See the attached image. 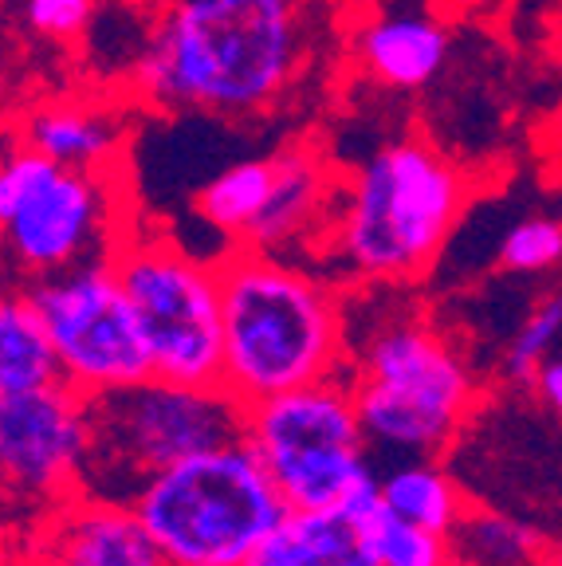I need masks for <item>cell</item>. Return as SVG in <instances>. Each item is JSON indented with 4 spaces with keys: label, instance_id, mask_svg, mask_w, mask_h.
Returning <instances> with one entry per match:
<instances>
[{
    "label": "cell",
    "instance_id": "6da1fadb",
    "mask_svg": "<svg viewBox=\"0 0 562 566\" xmlns=\"http://www.w3.org/2000/svg\"><path fill=\"white\" fill-rule=\"evenodd\" d=\"M308 0H166L126 95L149 111L268 115L311 67Z\"/></svg>",
    "mask_w": 562,
    "mask_h": 566
},
{
    "label": "cell",
    "instance_id": "8fae6325",
    "mask_svg": "<svg viewBox=\"0 0 562 566\" xmlns=\"http://www.w3.org/2000/svg\"><path fill=\"white\" fill-rule=\"evenodd\" d=\"M91 452V398L67 381L0 398V484L63 504L83 488Z\"/></svg>",
    "mask_w": 562,
    "mask_h": 566
},
{
    "label": "cell",
    "instance_id": "9a60e30c",
    "mask_svg": "<svg viewBox=\"0 0 562 566\" xmlns=\"http://www.w3.org/2000/svg\"><path fill=\"white\" fill-rule=\"evenodd\" d=\"M12 142L44 154L60 166L111 169L123 166L131 123L118 98L52 95L35 98L12 123Z\"/></svg>",
    "mask_w": 562,
    "mask_h": 566
},
{
    "label": "cell",
    "instance_id": "7402d4cb",
    "mask_svg": "<svg viewBox=\"0 0 562 566\" xmlns=\"http://www.w3.org/2000/svg\"><path fill=\"white\" fill-rule=\"evenodd\" d=\"M496 264L508 275H543L562 264V221L559 217H523L516 221L500 240Z\"/></svg>",
    "mask_w": 562,
    "mask_h": 566
},
{
    "label": "cell",
    "instance_id": "3957f363",
    "mask_svg": "<svg viewBox=\"0 0 562 566\" xmlns=\"http://www.w3.org/2000/svg\"><path fill=\"white\" fill-rule=\"evenodd\" d=\"M472 181L429 138L405 134L339 177L326 260L358 287L422 280L457 232Z\"/></svg>",
    "mask_w": 562,
    "mask_h": 566
},
{
    "label": "cell",
    "instance_id": "2e32d148",
    "mask_svg": "<svg viewBox=\"0 0 562 566\" xmlns=\"http://www.w3.org/2000/svg\"><path fill=\"white\" fill-rule=\"evenodd\" d=\"M351 52L370 83L386 91H422L452 52V35L429 12H378L354 28Z\"/></svg>",
    "mask_w": 562,
    "mask_h": 566
},
{
    "label": "cell",
    "instance_id": "e0dca14e",
    "mask_svg": "<svg viewBox=\"0 0 562 566\" xmlns=\"http://www.w3.org/2000/svg\"><path fill=\"white\" fill-rule=\"evenodd\" d=\"M52 381H60V363L32 287L0 283V398Z\"/></svg>",
    "mask_w": 562,
    "mask_h": 566
},
{
    "label": "cell",
    "instance_id": "4316f807",
    "mask_svg": "<svg viewBox=\"0 0 562 566\" xmlns=\"http://www.w3.org/2000/svg\"><path fill=\"white\" fill-rule=\"evenodd\" d=\"M0 9H4V0H0Z\"/></svg>",
    "mask_w": 562,
    "mask_h": 566
},
{
    "label": "cell",
    "instance_id": "52a82bcc",
    "mask_svg": "<svg viewBox=\"0 0 562 566\" xmlns=\"http://www.w3.org/2000/svg\"><path fill=\"white\" fill-rule=\"evenodd\" d=\"M244 433V406L225 386H189L149 374L115 394L91 398V452L83 488L126 500L154 472Z\"/></svg>",
    "mask_w": 562,
    "mask_h": 566
},
{
    "label": "cell",
    "instance_id": "603a6c76",
    "mask_svg": "<svg viewBox=\"0 0 562 566\" xmlns=\"http://www.w3.org/2000/svg\"><path fill=\"white\" fill-rule=\"evenodd\" d=\"M559 338H562V292H551L528 311V318L511 335L508 354H503V374L511 381H531L539 366L554 354Z\"/></svg>",
    "mask_w": 562,
    "mask_h": 566
},
{
    "label": "cell",
    "instance_id": "4fadbf2b",
    "mask_svg": "<svg viewBox=\"0 0 562 566\" xmlns=\"http://www.w3.org/2000/svg\"><path fill=\"white\" fill-rule=\"evenodd\" d=\"M272 158V193H268L264 212L256 217L252 232L244 237V248L291 260L295 252H311V240L319 237V252H326L334 197H339L343 174L311 142H288Z\"/></svg>",
    "mask_w": 562,
    "mask_h": 566
},
{
    "label": "cell",
    "instance_id": "cb8c5ba5",
    "mask_svg": "<svg viewBox=\"0 0 562 566\" xmlns=\"http://www.w3.org/2000/svg\"><path fill=\"white\" fill-rule=\"evenodd\" d=\"M374 558L378 566H452V547L448 535L382 512L374 527Z\"/></svg>",
    "mask_w": 562,
    "mask_h": 566
},
{
    "label": "cell",
    "instance_id": "7c38bea8",
    "mask_svg": "<svg viewBox=\"0 0 562 566\" xmlns=\"http://www.w3.org/2000/svg\"><path fill=\"white\" fill-rule=\"evenodd\" d=\"M35 566H169L126 500L75 492L35 535Z\"/></svg>",
    "mask_w": 562,
    "mask_h": 566
},
{
    "label": "cell",
    "instance_id": "277c9868",
    "mask_svg": "<svg viewBox=\"0 0 562 566\" xmlns=\"http://www.w3.org/2000/svg\"><path fill=\"white\" fill-rule=\"evenodd\" d=\"M346 381L366 444L389 460L440 457L476 406V378L440 327L409 311L346 323Z\"/></svg>",
    "mask_w": 562,
    "mask_h": 566
},
{
    "label": "cell",
    "instance_id": "d4e9b609",
    "mask_svg": "<svg viewBox=\"0 0 562 566\" xmlns=\"http://www.w3.org/2000/svg\"><path fill=\"white\" fill-rule=\"evenodd\" d=\"M531 386H535V394L543 398V406L562 421V354H551V358L539 366Z\"/></svg>",
    "mask_w": 562,
    "mask_h": 566
},
{
    "label": "cell",
    "instance_id": "5bb4252c",
    "mask_svg": "<svg viewBox=\"0 0 562 566\" xmlns=\"http://www.w3.org/2000/svg\"><path fill=\"white\" fill-rule=\"evenodd\" d=\"M378 480L331 507H288L248 566H378L374 527L382 520Z\"/></svg>",
    "mask_w": 562,
    "mask_h": 566
},
{
    "label": "cell",
    "instance_id": "30bf717a",
    "mask_svg": "<svg viewBox=\"0 0 562 566\" xmlns=\"http://www.w3.org/2000/svg\"><path fill=\"white\" fill-rule=\"evenodd\" d=\"M32 300L52 335L60 381L83 398H103L149 378L146 338L111 260L32 283Z\"/></svg>",
    "mask_w": 562,
    "mask_h": 566
},
{
    "label": "cell",
    "instance_id": "ffe728a7",
    "mask_svg": "<svg viewBox=\"0 0 562 566\" xmlns=\"http://www.w3.org/2000/svg\"><path fill=\"white\" fill-rule=\"evenodd\" d=\"M452 566H551L554 551L531 523L496 507H465L448 531Z\"/></svg>",
    "mask_w": 562,
    "mask_h": 566
},
{
    "label": "cell",
    "instance_id": "8992f818",
    "mask_svg": "<svg viewBox=\"0 0 562 566\" xmlns=\"http://www.w3.org/2000/svg\"><path fill=\"white\" fill-rule=\"evenodd\" d=\"M131 507L169 566H248L288 500L244 437L154 472Z\"/></svg>",
    "mask_w": 562,
    "mask_h": 566
},
{
    "label": "cell",
    "instance_id": "ac0fdd59",
    "mask_svg": "<svg viewBox=\"0 0 562 566\" xmlns=\"http://www.w3.org/2000/svg\"><path fill=\"white\" fill-rule=\"evenodd\" d=\"M382 507L389 515L417 527H429L437 535H448L465 515L468 500L457 476L437 464V457H402L386 472H378Z\"/></svg>",
    "mask_w": 562,
    "mask_h": 566
},
{
    "label": "cell",
    "instance_id": "d6986e66",
    "mask_svg": "<svg viewBox=\"0 0 562 566\" xmlns=\"http://www.w3.org/2000/svg\"><path fill=\"white\" fill-rule=\"evenodd\" d=\"M272 177H275L272 154H256V158L229 161V166L217 169V174L194 193V212L209 224L212 232H220V237L229 240V248L244 244L256 217H260L268 205Z\"/></svg>",
    "mask_w": 562,
    "mask_h": 566
},
{
    "label": "cell",
    "instance_id": "9c48e42d",
    "mask_svg": "<svg viewBox=\"0 0 562 566\" xmlns=\"http://www.w3.org/2000/svg\"><path fill=\"white\" fill-rule=\"evenodd\" d=\"M111 264L138 318L154 374L189 386H220L225 323L217 264L194 256L154 224H134Z\"/></svg>",
    "mask_w": 562,
    "mask_h": 566
},
{
    "label": "cell",
    "instance_id": "44dd1931",
    "mask_svg": "<svg viewBox=\"0 0 562 566\" xmlns=\"http://www.w3.org/2000/svg\"><path fill=\"white\" fill-rule=\"evenodd\" d=\"M106 0H4V17L32 40L71 48L80 44Z\"/></svg>",
    "mask_w": 562,
    "mask_h": 566
},
{
    "label": "cell",
    "instance_id": "7a4b0ae2",
    "mask_svg": "<svg viewBox=\"0 0 562 566\" xmlns=\"http://www.w3.org/2000/svg\"><path fill=\"white\" fill-rule=\"evenodd\" d=\"M220 272V386L240 406L346 374L343 283L288 256L232 244Z\"/></svg>",
    "mask_w": 562,
    "mask_h": 566
},
{
    "label": "cell",
    "instance_id": "484cf974",
    "mask_svg": "<svg viewBox=\"0 0 562 566\" xmlns=\"http://www.w3.org/2000/svg\"><path fill=\"white\" fill-rule=\"evenodd\" d=\"M551 566H562V547L554 551V563H551Z\"/></svg>",
    "mask_w": 562,
    "mask_h": 566
},
{
    "label": "cell",
    "instance_id": "ba28073f",
    "mask_svg": "<svg viewBox=\"0 0 562 566\" xmlns=\"http://www.w3.org/2000/svg\"><path fill=\"white\" fill-rule=\"evenodd\" d=\"M248 449L288 507H331L378 480L346 374L244 406Z\"/></svg>",
    "mask_w": 562,
    "mask_h": 566
},
{
    "label": "cell",
    "instance_id": "5b68a950",
    "mask_svg": "<svg viewBox=\"0 0 562 566\" xmlns=\"http://www.w3.org/2000/svg\"><path fill=\"white\" fill-rule=\"evenodd\" d=\"M134 224L123 166H60L20 142L0 154V283L32 287L111 260Z\"/></svg>",
    "mask_w": 562,
    "mask_h": 566
}]
</instances>
